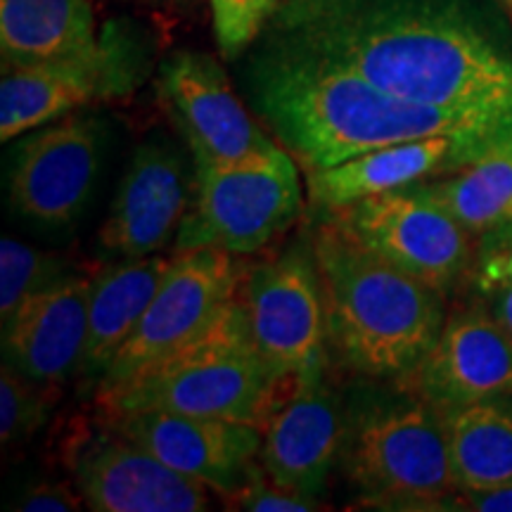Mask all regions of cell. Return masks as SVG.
Returning <instances> with one entry per match:
<instances>
[{
    "mask_svg": "<svg viewBox=\"0 0 512 512\" xmlns=\"http://www.w3.org/2000/svg\"><path fill=\"white\" fill-rule=\"evenodd\" d=\"M69 470L83 503L95 512H202L209 489L178 475L114 427L72 444Z\"/></svg>",
    "mask_w": 512,
    "mask_h": 512,
    "instance_id": "cell-14",
    "label": "cell"
},
{
    "mask_svg": "<svg viewBox=\"0 0 512 512\" xmlns=\"http://www.w3.org/2000/svg\"><path fill=\"white\" fill-rule=\"evenodd\" d=\"M420 185L472 235L512 223V131L453 174Z\"/></svg>",
    "mask_w": 512,
    "mask_h": 512,
    "instance_id": "cell-23",
    "label": "cell"
},
{
    "mask_svg": "<svg viewBox=\"0 0 512 512\" xmlns=\"http://www.w3.org/2000/svg\"><path fill=\"white\" fill-rule=\"evenodd\" d=\"M183 157L164 143H143L133 152L114 197L100 245L126 259L157 254L176 238L190 204Z\"/></svg>",
    "mask_w": 512,
    "mask_h": 512,
    "instance_id": "cell-17",
    "label": "cell"
},
{
    "mask_svg": "<svg viewBox=\"0 0 512 512\" xmlns=\"http://www.w3.org/2000/svg\"><path fill=\"white\" fill-rule=\"evenodd\" d=\"M145 76V48L119 24H107L91 55L67 62L3 64L0 79V140L69 117L83 105L124 98Z\"/></svg>",
    "mask_w": 512,
    "mask_h": 512,
    "instance_id": "cell-10",
    "label": "cell"
},
{
    "mask_svg": "<svg viewBox=\"0 0 512 512\" xmlns=\"http://www.w3.org/2000/svg\"><path fill=\"white\" fill-rule=\"evenodd\" d=\"M290 384L259 354L235 294L200 337L95 401L105 415L169 411L264 427Z\"/></svg>",
    "mask_w": 512,
    "mask_h": 512,
    "instance_id": "cell-4",
    "label": "cell"
},
{
    "mask_svg": "<svg viewBox=\"0 0 512 512\" xmlns=\"http://www.w3.org/2000/svg\"><path fill=\"white\" fill-rule=\"evenodd\" d=\"M498 5H501V8L512 17V0H498Z\"/></svg>",
    "mask_w": 512,
    "mask_h": 512,
    "instance_id": "cell-32",
    "label": "cell"
},
{
    "mask_svg": "<svg viewBox=\"0 0 512 512\" xmlns=\"http://www.w3.org/2000/svg\"><path fill=\"white\" fill-rule=\"evenodd\" d=\"M150 3H157V5H183V3H190V0H150Z\"/></svg>",
    "mask_w": 512,
    "mask_h": 512,
    "instance_id": "cell-31",
    "label": "cell"
},
{
    "mask_svg": "<svg viewBox=\"0 0 512 512\" xmlns=\"http://www.w3.org/2000/svg\"><path fill=\"white\" fill-rule=\"evenodd\" d=\"M102 126L69 114L29 131L12 150L8 195L24 219L43 228H67L91 202L100 174Z\"/></svg>",
    "mask_w": 512,
    "mask_h": 512,
    "instance_id": "cell-11",
    "label": "cell"
},
{
    "mask_svg": "<svg viewBox=\"0 0 512 512\" xmlns=\"http://www.w3.org/2000/svg\"><path fill=\"white\" fill-rule=\"evenodd\" d=\"M496 138L498 136H432L377 147L349 162L306 174L309 200L320 209L337 211L380 192L434 181L472 162Z\"/></svg>",
    "mask_w": 512,
    "mask_h": 512,
    "instance_id": "cell-18",
    "label": "cell"
},
{
    "mask_svg": "<svg viewBox=\"0 0 512 512\" xmlns=\"http://www.w3.org/2000/svg\"><path fill=\"white\" fill-rule=\"evenodd\" d=\"M467 275L477 306L491 313L512 335V223L477 235Z\"/></svg>",
    "mask_w": 512,
    "mask_h": 512,
    "instance_id": "cell-24",
    "label": "cell"
},
{
    "mask_svg": "<svg viewBox=\"0 0 512 512\" xmlns=\"http://www.w3.org/2000/svg\"><path fill=\"white\" fill-rule=\"evenodd\" d=\"M245 268L238 256L221 249L176 254L138 328L107 370L95 399L117 392L200 337L235 299Z\"/></svg>",
    "mask_w": 512,
    "mask_h": 512,
    "instance_id": "cell-9",
    "label": "cell"
},
{
    "mask_svg": "<svg viewBox=\"0 0 512 512\" xmlns=\"http://www.w3.org/2000/svg\"><path fill=\"white\" fill-rule=\"evenodd\" d=\"M330 219L441 297L470 271L472 233L420 183L330 211Z\"/></svg>",
    "mask_w": 512,
    "mask_h": 512,
    "instance_id": "cell-8",
    "label": "cell"
},
{
    "mask_svg": "<svg viewBox=\"0 0 512 512\" xmlns=\"http://www.w3.org/2000/svg\"><path fill=\"white\" fill-rule=\"evenodd\" d=\"M91 278L67 275L34 294L3 325V363L55 387L79 370L88 335Z\"/></svg>",
    "mask_w": 512,
    "mask_h": 512,
    "instance_id": "cell-19",
    "label": "cell"
},
{
    "mask_svg": "<svg viewBox=\"0 0 512 512\" xmlns=\"http://www.w3.org/2000/svg\"><path fill=\"white\" fill-rule=\"evenodd\" d=\"M297 162L283 145L233 164H195L188 211L174 252L221 249L245 256L261 252L302 214Z\"/></svg>",
    "mask_w": 512,
    "mask_h": 512,
    "instance_id": "cell-6",
    "label": "cell"
},
{
    "mask_svg": "<svg viewBox=\"0 0 512 512\" xmlns=\"http://www.w3.org/2000/svg\"><path fill=\"white\" fill-rule=\"evenodd\" d=\"M264 34L396 98L512 114V50L467 0H278Z\"/></svg>",
    "mask_w": 512,
    "mask_h": 512,
    "instance_id": "cell-1",
    "label": "cell"
},
{
    "mask_svg": "<svg viewBox=\"0 0 512 512\" xmlns=\"http://www.w3.org/2000/svg\"><path fill=\"white\" fill-rule=\"evenodd\" d=\"M448 510L512 512V484L491 486V489H456Z\"/></svg>",
    "mask_w": 512,
    "mask_h": 512,
    "instance_id": "cell-30",
    "label": "cell"
},
{
    "mask_svg": "<svg viewBox=\"0 0 512 512\" xmlns=\"http://www.w3.org/2000/svg\"><path fill=\"white\" fill-rule=\"evenodd\" d=\"M249 102L306 174L377 147L432 136H501L512 114L396 98L354 69L261 34L245 67Z\"/></svg>",
    "mask_w": 512,
    "mask_h": 512,
    "instance_id": "cell-2",
    "label": "cell"
},
{
    "mask_svg": "<svg viewBox=\"0 0 512 512\" xmlns=\"http://www.w3.org/2000/svg\"><path fill=\"white\" fill-rule=\"evenodd\" d=\"M169 264L171 259L166 256L152 254L107 266L91 278L88 335L76 370L81 392L98 394L107 370L138 328Z\"/></svg>",
    "mask_w": 512,
    "mask_h": 512,
    "instance_id": "cell-20",
    "label": "cell"
},
{
    "mask_svg": "<svg viewBox=\"0 0 512 512\" xmlns=\"http://www.w3.org/2000/svg\"><path fill=\"white\" fill-rule=\"evenodd\" d=\"M238 299L256 349L283 380L328 368V323L313 238L245 268Z\"/></svg>",
    "mask_w": 512,
    "mask_h": 512,
    "instance_id": "cell-7",
    "label": "cell"
},
{
    "mask_svg": "<svg viewBox=\"0 0 512 512\" xmlns=\"http://www.w3.org/2000/svg\"><path fill=\"white\" fill-rule=\"evenodd\" d=\"M325 368L297 377L261 427L259 465L273 484L297 494H325L344 437V411Z\"/></svg>",
    "mask_w": 512,
    "mask_h": 512,
    "instance_id": "cell-16",
    "label": "cell"
},
{
    "mask_svg": "<svg viewBox=\"0 0 512 512\" xmlns=\"http://www.w3.org/2000/svg\"><path fill=\"white\" fill-rule=\"evenodd\" d=\"M50 413L48 384L29 380L8 363L0 368V441L12 446L46 425Z\"/></svg>",
    "mask_w": 512,
    "mask_h": 512,
    "instance_id": "cell-26",
    "label": "cell"
},
{
    "mask_svg": "<svg viewBox=\"0 0 512 512\" xmlns=\"http://www.w3.org/2000/svg\"><path fill=\"white\" fill-rule=\"evenodd\" d=\"M81 503L83 498L76 486L72 489L69 484L60 482H38L29 486L12 508L24 512H74L81 508Z\"/></svg>",
    "mask_w": 512,
    "mask_h": 512,
    "instance_id": "cell-29",
    "label": "cell"
},
{
    "mask_svg": "<svg viewBox=\"0 0 512 512\" xmlns=\"http://www.w3.org/2000/svg\"><path fill=\"white\" fill-rule=\"evenodd\" d=\"M105 422L178 475L230 501L259 467L261 427L169 411L105 415Z\"/></svg>",
    "mask_w": 512,
    "mask_h": 512,
    "instance_id": "cell-13",
    "label": "cell"
},
{
    "mask_svg": "<svg viewBox=\"0 0 512 512\" xmlns=\"http://www.w3.org/2000/svg\"><path fill=\"white\" fill-rule=\"evenodd\" d=\"M209 8L221 55L238 60L264 34L278 0H209Z\"/></svg>",
    "mask_w": 512,
    "mask_h": 512,
    "instance_id": "cell-27",
    "label": "cell"
},
{
    "mask_svg": "<svg viewBox=\"0 0 512 512\" xmlns=\"http://www.w3.org/2000/svg\"><path fill=\"white\" fill-rule=\"evenodd\" d=\"M503 401L441 411L456 489L512 484V408Z\"/></svg>",
    "mask_w": 512,
    "mask_h": 512,
    "instance_id": "cell-22",
    "label": "cell"
},
{
    "mask_svg": "<svg viewBox=\"0 0 512 512\" xmlns=\"http://www.w3.org/2000/svg\"><path fill=\"white\" fill-rule=\"evenodd\" d=\"M228 503L247 512H311L323 508L320 498L297 494V491L273 484L261 467Z\"/></svg>",
    "mask_w": 512,
    "mask_h": 512,
    "instance_id": "cell-28",
    "label": "cell"
},
{
    "mask_svg": "<svg viewBox=\"0 0 512 512\" xmlns=\"http://www.w3.org/2000/svg\"><path fill=\"white\" fill-rule=\"evenodd\" d=\"M313 254L328 351L366 380H406L444 328V297L370 252L332 219L313 233Z\"/></svg>",
    "mask_w": 512,
    "mask_h": 512,
    "instance_id": "cell-3",
    "label": "cell"
},
{
    "mask_svg": "<svg viewBox=\"0 0 512 512\" xmlns=\"http://www.w3.org/2000/svg\"><path fill=\"white\" fill-rule=\"evenodd\" d=\"M157 95L183 133L195 164H233L275 145L233 91L216 57L176 50L159 64Z\"/></svg>",
    "mask_w": 512,
    "mask_h": 512,
    "instance_id": "cell-12",
    "label": "cell"
},
{
    "mask_svg": "<svg viewBox=\"0 0 512 512\" xmlns=\"http://www.w3.org/2000/svg\"><path fill=\"white\" fill-rule=\"evenodd\" d=\"M102 34L91 0H0L3 64L76 60L98 50Z\"/></svg>",
    "mask_w": 512,
    "mask_h": 512,
    "instance_id": "cell-21",
    "label": "cell"
},
{
    "mask_svg": "<svg viewBox=\"0 0 512 512\" xmlns=\"http://www.w3.org/2000/svg\"><path fill=\"white\" fill-rule=\"evenodd\" d=\"M396 387L439 411L512 399V335L482 306L453 313L420 366Z\"/></svg>",
    "mask_w": 512,
    "mask_h": 512,
    "instance_id": "cell-15",
    "label": "cell"
},
{
    "mask_svg": "<svg viewBox=\"0 0 512 512\" xmlns=\"http://www.w3.org/2000/svg\"><path fill=\"white\" fill-rule=\"evenodd\" d=\"M399 389L361 396L344 413V475L366 508L448 510L456 482L441 411Z\"/></svg>",
    "mask_w": 512,
    "mask_h": 512,
    "instance_id": "cell-5",
    "label": "cell"
},
{
    "mask_svg": "<svg viewBox=\"0 0 512 512\" xmlns=\"http://www.w3.org/2000/svg\"><path fill=\"white\" fill-rule=\"evenodd\" d=\"M67 266L55 254L24 245L15 238L0 240V320L3 325L34 294L67 278Z\"/></svg>",
    "mask_w": 512,
    "mask_h": 512,
    "instance_id": "cell-25",
    "label": "cell"
}]
</instances>
